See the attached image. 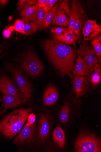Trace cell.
<instances>
[{
    "label": "cell",
    "instance_id": "cell-1",
    "mask_svg": "<svg viewBox=\"0 0 101 152\" xmlns=\"http://www.w3.org/2000/svg\"><path fill=\"white\" fill-rule=\"evenodd\" d=\"M42 46L49 60L62 76L70 75L77 56L75 50L54 38L43 41Z\"/></svg>",
    "mask_w": 101,
    "mask_h": 152
},
{
    "label": "cell",
    "instance_id": "cell-2",
    "mask_svg": "<svg viewBox=\"0 0 101 152\" xmlns=\"http://www.w3.org/2000/svg\"><path fill=\"white\" fill-rule=\"evenodd\" d=\"M31 107L14 110L0 121V134L11 139L21 130L32 111Z\"/></svg>",
    "mask_w": 101,
    "mask_h": 152
},
{
    "label": "cell",
    "instance_id": "cell-3",
    "mask_svg": "<svg viewBox=\"0 0 101 152\" xmlns=\"http://www.w3.org/2000/svg\"><path fill=\"white\" fill-rule=\"evenodd\" d=\"M76 96L68 95L56 115L57 122L63 126L73 128L81 115V103Z\"/></svg>",
    "mask_w": 101,
    "mask_h": 152
},
{
    "label": "cell",
    "instance_id": "cell-4",
    "mask_svg": "<svg viewBox=\"0 0 101 152\" xmlns=\"http://www.w3.org/2000/svg\"><path fill=\"white\" fill-rule=\"evenodd\" d=\"M74 148V151L76 152H101V140L96 135L84 131L76 138Z\"/></svg>",
    "mask_w": 101,
    "mask_h": 152
},
{
    "label": "cell",
    "instance_id": "cell-5",
    "mask_svg": "<svg viewBox=\"0 0 101 152\" xmlns=\"http://www.w3.org/2000/svg\"><path fill=\"white\" fill-rule=\"evenodd\" d=\"M21 67L31 77H35L41 73L44 66L34 52L29 51L23 57Z\"/></svg>",
    "mask_w": 101,
    "mask_h": 152
},
{
    "label": "cell",
    "instance_id": "cell-6",
    "mask_svg": "<svg viewBox=\"0 0 101 152\" xmlns=\"http://www.w3.org/2000/svg\"><path fill=\"white\" fill-rule=\"evenodd\" d=\"M32 96L31 93H23L20 91L15 95H3L2 108L3 109L0 112V116L9 109L27 104L30 101Z\"/></svg>",
    "mask_w": 101,
    "mask_h": 152
},
{
    "label": "cell",
    "instance_id": "cell-7",
    "mask_svg": "<svg viewBox=\"0 0 101 152\" xmlns=\"http://www.w3.org/2000/svg\"><path fill=\"white\" fill-rule=\"evenodd\" d=\"M37 134L36 135L39 146L44 145L47 142L51 130L52 122L49 116L45 113L39 115Z\"/></svg>",
    "mask_w": 101,
    "mask_h": 152
},
{
    "label": "cell",
    "instance_id": "cell-8",
    "mask_svg": "<svg viewBox=\"0 0 101 152\" xmlns=\"http://www.w3.org/2000/svg\"><path fill=\"white\" fill-rule=\"evenodd\" d=\"M54 13L52 23L53 25L66 27L68 26L70 13V1H60Z\"/></svg>",
    "mask_w": 101,
    "mask_h": 152
},
{
    "label": "cell",
    "instance_id": "cell-9",
    "mask_svg": "<svg viewBox=\"0 0 101 152\" xmlns=\"http://www.w3.org/2000/svg\"><path fill=\"white\" fill-rule=\"evenodd\" d=\"M6 69L10 72L15 78L20 91L23 93H32L30 83L21 70L9 62L6 64Z\"/></svg>",
    "mask_w": 101,
    "mask_h": 152
},
{
    "label": "cell",
    "instance_id": "cell-10",
    "mask_svg": "<svg viewBox=\"0 0 101 152\" xmlns=\"http://www.w3.org/2000/svg\"><path fill=\"white\" fill-rule=\"evenodd\" d=\"M71 83L72 91L78 99L87 95L90 91L91 86L86 76L75 77Z\"/></svg>",
    "mask_w": 101,
    "mask_h": 152
},
{
    "label": "cell",
    "instance_id": "cell-11",
    "mask_svg": "<svg viewBox=\"0 0 101 152\" xmlns=\"http://www.w3.org/2000/svg\"><path fill=\"white\" fill-rule=\"evenodd\" d=\"M36 126V122L33 124L27 122L22 131L14 140L13 143L20 145L34 141L36 139L35 132Z\"/></svg>",
    "mask_w": 101,
    "mask_h": 152
},
{
    "label": "cell",
    "instance_id": "cell-12",
    "mask_svg": "<svg viewBox=\"0 0 101 152\" xmlns=\"http://www.w3.org/2000/svg\"><path fill=\"white\" fill-rule=\"evenodd\" d=\"M80 49L75 50L76 53L81 55L90 68H92L98 64V60L94 50L87 43L84 41L80 44Z\"/></svg>",
    "mask_w": 101,
    "mask_h": 152
},
{
    "label": "cell",
    "instance_id": "cell-13",
    "mask_svg": "<svg viewBox=\"0 0 101 152\" xmlns=\"http://www.w3.org/2000/svg\"><path fill=\"white\" fill-rule=\"evenodd\" d=\"M84 41L91 40L100 35L101 26L95 20L88 19L82 30Z\"/></svg>",
    "mask_w": 101,
    "mask_h": 152
},
{
    "label": "cell",
    "instance_id": "cell-14",
    "mask_svg": "<svg viewBox=\"0 0 101 152\" xmlns=\"http://www.w3.org/2000/svg\"><path fill=\"white\" fill-rule=\"evenodd\" d=\"M20 91L16 83L7 75L0 76V92L3 95H15Z\"/></svg>",
    "mask_w": 101,
    "mask_h": 152
},
{
    "label": "cell",
    "instance_id": "cell-15",
    "mask_svg": "<svg viewBox=\"0 0 101 152\" xmlns=\"http://www.w3.org/2000/svg\"><path fill=\"white\" fill-rule=\"evenodd\" d=\"M18 10L20 16L25 22H34L37 8V4L30 5L27 3H18Z\"/></svg>",
    "mask_w": 101,
    "mask_h": 152
},
{
    "label": "cell",
    "instance_id": "cell-16",
    "mask_svg": "<svg viewBox=\"0 0 101 152\" xmlns=\"http://www.w3.org/2000/svg\"><path fill=\"white\" fill-rule=\"evenodd\" d=\"M59 96L58 90L53 85L50 84L47 87L43 94V104L46 106H51L58 100Z\"/></svg>",
    "mask_w": 101,
    "mask_h": 152
},
{
    "label": "cell",
    "instance_id": "cell-17",
    "mask_svg": "<svg viewBox=\"0 0 101 152\" xmlns=\"http://www.w3.org/2000/svg\"><path fill=\"white\" fill-rule=\"evenodd\" d=\"M76 53L77 59L72 72L75 77L87 76L90 74L92 68L88 65L81 55Z\"/></svg>",
    "mask_w": 101,
    "mask_h": 152
},
{
    "label": "cell",
    "instance_id": "cell-18",
    "mask_svg": "<svg viewBox=\"0 0 101 152\" xmlns=\"http://www.w3.org/2000/svg\"><path fill=\"white\" fill-rule=\"evenodd\" d=\"M88 19V18L84 12L80 3L78 15L73 31L74 35L80 38H81L82 30Z\"/></svg>",
    "mask_w": 101,
    "mask_h": 152
},
{
    "label": "cell",
    "instance_id": "cell-19",
    "mask_svg": "<svg viewBox=\"0 0 101 152\" xmlns=\"http://www.w3.org/2000/svg\"><path fill=\"white\" fill-rule=\"evenodd\" d=\"M52 139L54 143L57 148L62 150L65 147L66 136L63 128L60 126H57L53 130Z\"/></svg>",
    "mask_w": 101,
    "mask_h": 152
},
{
    "label": "cell",
    "instance_id": "cell-20",
    "mask_svg": "<svg viewBox=\"0 0 101 152\" xmlns=\"http://www.w3.org/2000/svg\"><path fill=\"white\" fill-rule=\"evenodd\" d=\"M91 88H96L99 85L101 78V69L100 64H97L91 68L90 74L87 76Z\"/></svg>",
    "mask_w": 101,
    "mask_h": 152
},
{
    "label": "cell",
    "instance_id": "cell-21",
    "mask_svg": "<svg viewBox=\"0 0 101 152\" xmlns=\"http://www.w3.org/2000/svg\"><path fill=\"white\" fill-rule=\"evenodd\" d=\"M79 1H72L71 3L70 13L68 25V28L73 31L75 23L78 13V8L80 4Z\"/></svg>",
    "mask_w": 101,
    "mask_h": 152
},
{
    "label": "cell",
    "instance_id": "cell-22",
    "mask_svg": "<svg viewBox=\"0 0 101 152\" xmlns=\"http://www.w3.org/2000/svg\"><path fill=\"white\" fill-rule=\"evenodd\" d=\"M53 38L65 44L73 45L76 46V41L80 39L73 34V31L70 30L63 35L55 36Z\"/></svg>",
    "mask_w": 101,
    "mask_h": 152
},
{
    "label": "cell",
    "instance_id": "cell-23",
    "mask_svg": "<svg viewBox=\"0 0 101 152\" xmlns=\"http://www.w3.org/2000/svg\"><path fill=\"white\" fill-rule=\"evenodd\" d=\"M45 13L42 9L39 7L37 5L36 14L33 22L36 24L38 29L43 30V24Z\"/></svg>",
    "mask_w": 101,
    "mask_h": 152
},
{
    "label": "cell",
    "instance_id": "cell-24",
    "mask_svg": "<svg viewBox=\"0 0 101 152\" xmlns=\"http://www.w3.org/2000/svg\"><path fill=\"white\" fill-rule=\"evenodd\" d=\"M59 4V2L56 3L50 10L45 13L44 24H43V30L48 29L50 26L54 13L58 7Z\"/></svg>",
    "mask_w": 101,
    "mask_h": 152
},
{
    "label": "cell",
    "instance_id": "cell-25",
    "mask_svg": "<svg viewBox=\"0 0 101 152\" xmlns=\"http://www.w3.org/2000/svg\"><path fill=\"white\" fill-rule=\"evenodd\" d=\"M92 45L98 61L100 63L101 61V36L100 35L93 39L92 41Z\"/></svg>",
    "mask_w": 101,
    "mask_h": 152
},
{
    "label": "cell",
    "instance_id": "cell-26",
    "mask_svg": "<svg viewBox=\"0 0 101 152\" xmlns=\"http://www.w3.org/2000/svg\"><path fill=\"white\" fill-rule=\"evenodd\" d=\"M37 30L34 22H24V35L29 36L34 34L37 31Z\"/></svg>",
    "mask_w": 101,
    "mask_h": 152
},
{
    "label": "cell",
    "instance_id": "cell-27",
    "mask_svg": "<svg viewBox=\"0 0 101 152\" xmlns=\"http://www.w3.org/2000/svg\"><path fill=\"white\" fill-rule=\"evenodd\" d=\"M69 31L68 28L55 26H52L51 29V33L54 37L63 35Z\"/></svg>",
    "mask_w": 101,
    "mask_h": 152
},
{
    "label": "cell",
    "instance_id": "cell-28",
    "mask_svg": "<svg viewBox=\"0 0 101 152\" xmlns=\"http://www.w3.org/2000/svg\"><path fill=\"white\" fill-rule=\"evenodd\" d=\"M14 28L17 32L22 33L24 35V22L20 19L16 20L14 23Z\"/></svg>",
    "mask_w": 101,
    "mask_h": 152
},
{
    "label": "cell",
    "instance_id": "cell-29",
    "mask_svg": "<svg viewBox=\"0 0 101 152\" xmlns=\"http://www.w3.org/2000/svg\"><path fill=\"white\" fill-rule=\"evenodd\" d=\"M58 1L57 0H48L45 6L41 8L46 13L50 10Z\"/></svg>",
    "mask_w": 101,
    "mask_h": 152
},
{
    "label": "cell",
    "instance_id": "cell-30",
    "mask_svg": "<svg viewBox=\"0 0 101 152\" xmlns=\"http://www.w3.org/2000/svg\"><path fill=\"white\" fill-rule=\"evenodd\" d=\"M12 29L10 28H7L4 30L3 33L4 37L6 38H9L10 37L12 34Z\"/></svg>",
    "mask_w": 101,
    "mask_h": 152
},
{
    "label": "cell",
    "instance_id": "cell-31",
    "mask_svg": "<svg viewBox=\"0 0 101 152\" xmlns=\"http://www.w3.org/2000/svg\"><path fill=\"white\" fill-rule=\"evenodd\" d=\"M48 1V0H38L36 1L37 4L39 7L41 8L44 7Z\"/></svg>",
    "mask_w": 101,
    "mask_h": 152
},
{
    "label": "cell",
    "instance_id": "cell-32",
    "mask_svg": "<svg viewBox=\"0 0 101 152\" xmlns=\"http://www.w3.org/2000/svg\"><path fill=\"white\" fill-rule=\"evenodd\" d=\"M27 3L30 5H36L37 4L36 1H33V0H29L28 1Z\"/></svg>",
    "mask_w": 101,
    "mask_h": 152
},
{
    "label": "cell",
    "instance_id": "cell-33",
    "mask_svg": "<svg viewBox=\"0 0 101 152\" xmlns=\"http://www.w3.org/2000/svg\"><path fill=\"white\" fill-rule=\"evenodd\" d=\"M9 1H7V0H3V1L1 0V1H0V4H1L2 7H4L7 4Z\"/></svg>",
    "mask_w": 101,
    "mask_h": 152
},
{
    "label": "cell",
    "instance_id": "cell-34",
    "mask_svg": "<svg viewBox=\"0 0 101 152\" xmlns=\"http://www.w3.org/2000/svg\"><path fill=\"white\" fill-rule=\"evenodd\" d=\"M2 101V98L1 97V95H0V103H1Z\"/></svg>",
    "mask_w": 101,
    "mask_h": 152
},
{
    "label": "cell",
    "instance_id": "cell-35",
    "mask_svg": "<svg viewBox=\"0 0 101 152\" xmlns=\"http://www.w3.org/2000/svg\"><path fill=\"white\" fill-rule=\"evenodd\" d=\"M1 57H0V59H1Z\"/></svg>",
    "mask_w": 101,
    "mask_h": 152
}]
</instances>
